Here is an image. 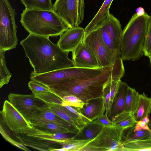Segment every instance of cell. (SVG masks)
<instances>
[{
	"mask_svg": "<svg viewBox=\"0 0 151 151\" xmlns=\"http://www.w3.org/2000/svg\"><path fill=\"white\" fill-rule=\"evenodd\" d=\"M49 37L29 34L20 42L35 73L74 66L68 57L69 52L62 50Z\"/></svg>",
	"mask_w": 151,
	"mask_h": 151,
	"instance_id": "1",
	"label": "cell"
},
{
	"mask_svg": "<svg viewBox=\"0 0 151 151\" xmlns=\"http://www.w3.org/2000/svg\"><path fill=\"white\" fill-rule=\"evenodd\" d=\"M124 69L117 64L108 67L100 74L91 78L73 79L47 86L61 99L67 95H75L84 103L103 96L104 86L112 77L121 79Z\"/></svg>",
	"mask_w": 151,
	"mask_h": 151,
	"instance_id": "2",
	"label": "cell"
},
{
	"mask_svg": "<svg viewBox=\"0 0 151 151\" xmlns=\"http://www.w3.org/2000/svg\"><path fill=\"white\" fill-rule=\"evenodd\" d=\"M20 22L29 34L46 37H57L70 28L53 10L25 9Z\"/></svg>",
	"mask_w": 151,
	"mask_h": 151,
	"instance_id": "3",
	"label": "cell"
},
{
	"mask_svg": "<svg viewBox=\"0 0 151 151\" xmlns=\"http://www.w3.org/2000/svg\"><path fill=\"white\" fill-rule=\"evenodd\" d=\"M150 16L145 13L134 14L122 30L121 58L124 60H137L143 55L145 35Z\"/></svg>",
	"mask_w": 151,
	"mask_h": 151,
	"instance_id": "4",
	"label": "cell"
},
{
	"mask_svg": "<svg viewBox=\"0 0 151 151\" xmlns=\"http://www.w3.org/2000/svg\"><path fill=\"white\" fill-rule=\"evenodd\" d=\"M17 13L8 0H0V50L6 51L15 48L18 44Z\"/></svg>",
	"mask_w": 151,
	"mask_h": 151,
	"instance_id": "5",
	"label": "cell"
},
{
	"mask_svg": "<svg viewBox=\"0 0 151 151\" xmlns=\"http://www.w3.org/2000/svg\"><path fill=\"white\" fill-rule=\"evenodd\" d=\"M125 130L112 125L104 126L99 133L81 151H122V138Z\"/></svg>",
	"mask_w": 151,
	"mask_h": 151,
	"instance_id": "6",
	"label": "cell"
},
{
	"mask_svg": "<svg viewBox=\"0 0 151 151\" xmlns=\"http://www.w3.org/2000/svg\"><path fill=\"white\" fill-rule=\"evenodd\" d=\"M95 74L93 69L74 66L41 74L32 71L30 74V78L47 87L71 79L91 78Z\"/></svg>",
	"mask_w": 151,
	"mask_h": 151,
	"instance_id": "7",
	"label": "cell"
},
{
	"mask_svg": "<svg viewBox=\"0 0 151 151\" xmlns=\"http://www.w3.org/2000/svg\"><path fill=\"white\" fill-rule=\"evenodd\" d=\"M96 27L99 28L103 41L115 59L122 58V30L120 21L109 13Z\"/></svg>",
	"mask_w": 151,
	"mask_h": 151,
	"instance_id": "8",
	"label": "cell"
},
{
	"mask_svg": "<svg viewBox=\"0 0 151 151\" xmlns=\"http://www.w3.org/2000/svg\"><path fill=\"white\" fill-rule=\"evenodd\" d=\"M84 0H55L52 10L70 28L79 27L84 19Z\"/></svg>",
	"mask_w": 151,
	"mask_h": 151,
	"instance_id": "9",
	"label": "cell"
},
{
	"mask_svg": "<svg viewBox=\"0 0 151 151\" xmlns=\"http://www.w3.org/2000/svg\"><path fill=\"white\" fill-rule=\"evenodd\" d=\"M83 42L92 50L100 68L113 66L117 61L122 59H115L103 41L99 29L96 27L84 36Z\"/></svg>",
	"mask_w": 151,
	"mask_h": 151,
	"instance_id": "10",
	"label": "cell"
},
{
	"mask_svg": "<svg viewBox=\"0 0 151 151\" xmlns=\"http://www.w3.org/2000/svg\"><path fill=\"white\" fill-rule=\"evenodd\" d=\"M0 114L3 123L16 134H26L33 127L30 122L9 101H4Z\"/></svg>",
	"mask_w": 151,
	"mask_h": 151,
	"instance_id": "11",
	"label": "cell"
},
{
	"mask_svg": "<svg viewBox=\"0 0 151 151\" xmlns=\"http://www.w3.org/2000/svg\"><path fill=\"white\" fill-rule=\"evenodd\" d=\"M8 97L9 102L25 118L45 104L33 93L28 95L10 93Z\"/></svg>",
	"mask_w": 151,
	"mask_h": 151,
	"instance_id": "12",
	"label": "cell"
},
{
	"mask_svg": "<svg viewBox=\"0 0 151 151\" xmlns=\"http://www.w3.org/2000/svg\"><path fill=\"white\" fill-rule=\"evenodd\" d=\"M25 118L32 125L40 123H52L68 129L73 133L76 134L78 131L75 127L55 114L50 107L45 104Z\"/></svg>",
	"mask_w": 151,
	"mask_h": 151,
	"instance_id": "13",
	"label": "cell"
},
{
	"mask_svg": "<svg viewBox=\"0 0 151 151\" xmlns=\"http://www.w3.org/2000/svg\"><path fill=\"white\" fill-rule=\"evenodd\" d=\"M85 35V29L78 27L70 28L60 36L57 44L63 51L73 52L83 42Z\"/></svg>",
	"mask_w": 151,
	"mask_h": 151,
	"instance_id": "14",
	"label": "cell"
},
{
	"mask_svg": "<svg viewBox=\"0 0 151 151\" xmlns=\"http://www.w3.org/2000/svg\"><path fill=\"white\" fill-rule=\"evenodd\" d=\"M72 52V60L74 67L88 68H101L92 50L83 42Z\"/></svg>",
	"mask_w": 151,
	"mask_h": 151,
	"instance_id": "15",
	"label": "cell"
},
{
	"mask_svg": "<svg viewBox=\"0 0 151 151\" xmlns=\"http://www.w3.org/2000/svg\"><path fill=\"white\" fill-rule=\"evenodd\" d=\"M76 108L83 116L91 122L103 115L106 111L105 100L103 96L84 103L82 108Z\"/></svg>",
	"mask_w": 151,
	"mask_h": 151,
	"instance_id": "16",
	"label": "cell"
},
{
	"mask_svg": "<svg viewBox=\"0 0 151 151\" xmlns=\"http://www.w3.org/2000/svg\"><path fill=\"white\" fill-rule=\"evenodd\" d=\"M16 137L24 146L40 151H54L55 149L62 147L56 142L37 139L26 134L17 135Z\"/></svg>",
	"mask_w": 151,
	"mask_h": 151,
	"instance_id": "17",
	"label": "cell"
},
{
	"mask_svg": "<svg viewBox=\"0 0 151 151\" xmlns=\"http://www.w3.org/2000/svg\"><path fill=\"white\" fill-rule=\"evenodd\" d=\"M70 133H53L33 127L26 134L28 136L37 139L56 142L59 144L73 137L76 134Z\"/></svg>",
	"mask_w": 151,
	"mask_h": 151,
	"instance_id": "18",
	"label": "cell"
},
{
	"mask_svg": "<svg viewBox=\"0 0 151 151\" xmlns=\"http://www.w3.org/2000/svg\"><path fill=\"white\" fill-rule=\"evenodd\" d=\"M128 87L127 84L120 80L117 91L111 103L109 117L111 120L116 115L125 111V99Z\"/></svg>",
	"mask_w": 151,
	"mask_h": 151,
	"instance_id": "19",
	"label": "cell"
},
{
	"mask_svg": "<svg viewBox=\"0 0 151 151\" xmlns=\"http://www.w3.org/2000/svg\"><path fill=\"white\" fill-rule=\"evenodd\" d=\"M50 107L55 114L75 127L78 131L82 129L87 124L82 118L62 105H55Z\"/></svg>",
	"mask_w": 151,
	"mask_h": 151,
	"instance_id": "20",
	"label": "cell"
},
{
	"mask_svg": "<svg viewBox=\"0 0 151 151\" xmlns=\"http://www.w3.org/2000/svg\"><path fill=\"white\" fill-rule=\"evenodd\" d=\"M103 127L102 125L93 121L86 124L73 138L78 139H92L97 136Z\"/></svg>",
	"mask_w": 151,
	"mask_h": 151,
	"instance_id": "21",
	"label": "cell"
},
{
	"mask_svg": "<svg viewBox=\"0 0 151 151\" xmlns=\"http://www.w3.org/2000/svg\"><path fill=\"white\" fill-rule=\"evenodd\" d=\"M151 112V98L147 97L143 92L140 94L137 107L132 114L136 120L138 121L149 116Z\"/></svg>",
	"mask_w": 151,
	"mask_h": 151,
	"instance_id": "22",
	"label": "cell"
},
{
	"mask_svg": "<svg viewBox=\"0 0 151 151\" xmlns=\"http://www.w3.org/2000/svg\"><path fill=\"white\" fill-rule=\"evenodd\" d=\"M113 125L127 130L135 125L137 121L132 113L125 111L118 114L111 119Z\"/></svg>",
	"mask_w": 151,
	"mask_h": 151,
	"instance_id": "23",
	"label": "cell"
},
{
	"mask_svg": "<svg viewBox=\"0 0 151 151\" xmlns=\"http://www.w3.org/2000/svg\"><path fill=\"white\" fill-rule=\"evenodd\" d=\"M113 1V0H104L96 14L84 29V36L92 30L101 21L108 15L109 13V8Z\"/></svg>",
	"mask_w": 151,
	"mask_h": 151,
	"instance_id": "24",
	"label": "cell"
},
{
	"mask_svg": "<svg viewBox=\"0 0 151 151\" xmlns=\"http://www.w3.org/2000/svg\"><path fill=\"white\" fill-rule=\"evenodd\" d=\"M140 94L136 90L129 86L125 99V111L133 113L137 107Z\"/></svg>",
	"mask_w": 151,
	"mask_h": 151,
	"instance_id": "25",
	"label": "cell"
},
{
	"mask_svg": "<svg viewBox=\"0 0 151 151\" xmlns=\"http://www.w3.org/2000/svg\"><path fill=\"white\" fill-rule=\"evenodd\" d=\"M133 127L128 129L124 139L122 140V145L132 141L151 137L150 130H135Z\"/></svg>",
	"mask_w": 151,
	"mask_h": 151,
	"instance_id": "26",
	"label": "cell"
},
{
	"mask_svg": "<svg viewBox=\"0 0 151 151\" xmlns=\"http://www.w3.org/2000/svg\"><path fill=\"white\" fill-rule=\"evenodd\" d=\"M124 151H151V137L123 145Z\"/></svg>",
	"mask_w": 151,
	"mask_h": 151,
	"instance_id": "27",
	"label": "cell"
},
{
	"mask_svg": "<svg viewBox=\"0 0 151 151\" xmlns=\"http://www.w3.org/2000/svg\"><path fill=\"white\" fill-rule=\"evenodd\" d=\"M33 93L36 97L41 100L50 107L58 105L63 106L65 105L63 100L52 92H45Z\"/></svg>",
	"mask_w": 151,
	"mask_h": 151,
	"instance_id": "28",
	"label": "cell"
},
{
	"mask_svg": "<svg viewBox=\"0 0 151 151\" xmlns=\"http://www.w3.org/2000/svg\"><path fill=\"white\" fill-rule=\"evenodd\" d=\"M20 0L27 9L52 10L51 0Z\"/></svg>",
	"mask_w": 151,
	"mask_h": 151,
	"instance_id": "29",
	"label": "cell"
},
{
	"mask_svg": "<svg viewBox=\"0 0 151 151\" xmlns=\"http://www.w3.org/2000/svg\"><path fill=\"white\" fill-rule=\"evenodd\" d=\"M70 138L59 144L62 147L66 150L81 151V150L91 139H78Z\"/></svg>",
	"mask_w": 151,
	"mask_h": 151,
	"instance_id": "30",
	"label": "cell"
},
{
	"mask_svg": "<svg viewBox=\"0 0 151 151\" xmlns=\"http://www.w3.org/2000/svg\"><path fill=\"white\" fill-rule=\"evenodd\" d=\"M5 51L0 50V87L8 84L12 76L8 69L5 57Z\"/></svg>",
	"mask_w": 151,
	"mask_h": 151,
	"instance_id": "31",
	"label": "cell"
},
{
	"mask_svg": "<svg viewBox=\"0 0 151 151\" xmlns=\"http://www.w3.org/2000/svg\"><path fill=\"white\" fill-rule=\"evenodd\" d=\"M32 126L40 129L53 133H73L68 129L54 123H40Z\"/></svg>",
	"mask_w": 151,
	"mask_h": 151,
	"instance_id": "32",
	"label": "cell"
},
{
	"mask_svg": "<svg viewBox=\"0 0 151 151\" xmlns=\"http://www.w3.org/2000/svg\"><path fill=\"white\" fill-rule=\"evenodd\" d=\"M150 16L143 50V54L148 57L151 55V15Z\"/></svg>",
	"mask_w": 151,
	"mask_h": 151,
	"instance_id": "33",
	"label": "cell"
},
{
	"mask_svg": "<svg viewBox=\"0 0 151 151\" xmlns=\"http://www.w3.org/2000/svg\"><path fill=\"white\" fill-rule=\"evenodd\" d=\"M61 99L65 103L64 106L67 105L75 107L82 108L84 104L81 99L73 95L66 96Z\"/></svg>",
	"mask_w": 151,
	"mask_h": 151,
	"instance_id": "34",
	"label": "cell"
},
{
	"mask_svg": "<svg viewBox=\"0 0 151 151\" xmlns=\"http://www.w3.org/2000/svg\"><path fill=\"white\" fill-rule=\"evenodd\" d=\"M28 86L32 93L45 92H52L46 86L34 80H31L29 81L28 83Z\"/></svg>",
	"mask_w": 151,
	"mask_h": 151,
	"instance_id": "35",
	"label": "cell"
},
{
	"mask_svg": "<svg viewBox=\"0 0 151 151\" xmlns=\"http://www.w3.org/2000/svg\"><path fill=\"white\" fill-rule=\"evenodd\" d=\"M0 132L4 139L11 144L25 151H30L31 150H30L29 149L21 142L16 141L8 134L2 127L1 123L0 124Z\"/></svg>",
	"mask_w": 151,
	"mask_h": 151,
	"instance_id": "36",
	"label": "cell"
},
{
	"mask_svg": "<svg viewBox=\"0 0 151 151\" xmlns=\"http://www.w3.org/2000/svg\"><path fill=\"white\" fill-rule=\"evenodd\" d=\"M94 121L104 126H109L113 125L112 121L109 118L106 113Z\"/></svg>",
	"mask_w": 151,
	"mask_h": 151,
	"instance_id": "37",
	"label": "cell"
},
{
	"mask_svg": "<svg viewBox=\"0 0 151 151\" xmlns=\"http://www.w3.org/2000/svg\"><path fill=\"white\" fill-rule=\"evenodd\" d=\"M135 130H150L147 124L142 120L137 121L135 125L133 127Z\"/></svg>",
	"mask_w": 151,
	"mask_h": 151,
	"instance_id": "38",
	"label": "cell"
},
{
	"mask_svg": "<svg viewBox=\"0 0 151 151\" xmlns=\"http://www.w3.org/2000/svg\"><path fill=\"white\" fill-rule=\"evenodd\" d=\"M136 14L139 16L144 15L145 13L144 9L141 7H139L136 10Z\"/></svg>",
	"mask_w": 151,
	"mask_h": 151,
	"instance_id": "39",
	"label": "cell"
},
{
	"mask_svg": "<svg viewBox=\"0 0 151 151\" xmlns=\"http://www.w3.org/2000/svg\"><path fill=\"white\" fill-rule=\"evenodd\" d=\"M142 120L147 124L150 122V120L149 119L148 116H146Z\"/></svg>",
	"mask_w": 151,
	"mask_h": 151,
	"instance_id": "40",
	"label": "cell"
},
{
	"mask_svg": "<svg viewBox=\"0 0 151 151\" xmlns=\"http://www.w3.org/2000/svg\"><path fill=\"white\" fill-rule=\"evenodd\" d=\"M54 151H66V150L64 148L60 147L55 149Z\"/></svg>",
	"mask_w": 151,
	"mask_h": 151,
	"instance_id": "41",
	"label": "cell"
},
{
	"mask_svg": "<svg viewBox=\"0 0 151 151\" xmlns=\"http://www.w3.org/2000/svg\"><path fill=\"white\" fill-rule=\"evenodd\" d=\"M150 131L151 132V118L150 119Z\"/></svg>",
	"mask_w": 151,
	"mask_h": 151,
	"instance_id": "42",
	"label": "cell"
},
{
	"mask_svg": "<svg viewBox=\"0 0 151 151\" xmlns=\"http://www.w3.org/2000/svg\"><path fill=\"white\" fill-rule=\"evenodd\" d=\"M149 58L150 60V61L151 65V55Z\"/></svg>",
	"mask_w": 151,
	"mask_h": 151,
	"instance_id": "43",
	"label": "cell"
}]
</instances>
